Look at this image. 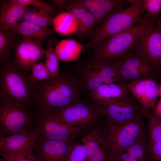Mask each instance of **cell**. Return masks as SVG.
Wrapping results in <instances>:
<instances>
[{"label":"cell","instance_id":"6da1fadb","mask_svg":"<svg viewBox=\"0 0 161 161\" xmlns=\"http://www.w3.org/2000/svg\"><path fill=\"white\" fill-rule=\"evenodd\" d=\"M33 86L32 105L47 112L58 110L78 101L83 87L78 76L67 72L38 82Z\"/></svg>","mask_w":161,"mask_h":161},{"label":"cell","instance_id":"7a4b0ae2","mask_svg":"<svg viewBox=\"0 0 161 161\" xmlns=\"http://www.w3.org/2000/svg\"><path fill=\"white\" fill-rule=\"evenodd\" d=\"M156 23L144 15L136 25L107 37L93 48L91 61H113L119 59L131 50L147 28Z\"/></svg>","mask_w":161,"mask_h":161},{"label":"cell","instance_id":"3957f363","mask_svg":"<svg viewBox=\"0 0 161 161\" xmlns=\"http://www.w3.org/2000/svg\"><path fill=\"white\" fill-rule=\"evenodd\" d=\"M34 89L26 72L15 59L9 58L0 63V97L20 104L30 109L32 105Z\"/></svg>","mask_w":161,"mask_h":161},{"label":"cell","instance_id":"277c9868","mask_svg":"<svg viewBox=\"0 0 161 161\" xmlns=\"http://www.w3.org/2000/svg\"><path fill=\"white\" fill-rule=\"evenodd\" d=\"M131 4L109 15L94 30L87 47L93 49L107 37L120 32L140 22L145 10L143 0H128Z\"/></svg>","mask_w":161,"mask_h":161},{"label":"cell","instance_id":"5b68a950","mask_svg":"<svg viewBox=\"0 0 161 161\" xmlns=\"http://www.w3.org/2000/svg\"><path fill=\"white\" fill-rule=\"evenodd\" d=\"M103 132L111 152L125 148L138 141L148 138L147 121L143 112L124 124L106 120Z\"/></svg>","mask_w":161,"mask_h":161},{"label":"cell","instance_id":"8992f818","mask_svg":"<svg viewBox=\"0 0 161 161\" xmlns=\"http://www.w3.org/2000/svg\"><path fill=\"white\" fill-rule=\"evenodd\" d=\"M34 129L33 114L27 107L0 97V137Z\"/></svg>","mask_w":161,"mask_h":161},{"label":"cell","instance_id":"52a82bcc","mask_svg":"<svg viewBox=\"0 0 161 161\" xmlns=\"http://www.w3.org/2000/svg\"><path fill=\"white\" fill-rule=\"evenodd\" d=\"M32 112L34 128L39 137L72 143L80 130L69 126L51 112L36 109Z\"/></svg>","mask_w":161,"mask_h":161},{"label":"cell","instance_id":"ba28073f","mask_svg":"<svg viewBox=\"0 0 161 161\" xmlns=\"http://www.w3.org/2000/svg\"><path fill=\"white\" fill-rule=\"evenodd\" d=\"M132 50L158 73L161 71V28L151 26L140 35Z\"/></svg>","mask_w":161,"mask_h":161},{"label":"cell","instance_id":"9c48e42d","mask_svg":"<svg viewBox=\"0 0 161 161\" xmlns=\"http://www.w3.org/2000/svg\"><path fill=\"white\" fill-rule=\"evenodd\" d=\"M120 83L126 84L145 78L156 80L158 73L132 50L114 61Z\"/></svg>","mask_w":161,"mask_h":161},{"label":"cell","instance_id":"30bf717a","mask_svg":"<svg viewBox=\"0 0 161 161\" xmlns=\"http://www.w3.org/2000/svg\"><path fill=\"white\" fill-rule=\"evenodd\" d=\"M97 104L102 116L105 117L107 120L119 125L128 123L140 113L144 112L130 93L111 103Z\"/></svg>","mask_w":161,"mask_h":161},{"label":"cell","instance_id":"8fae6325","mask_svg":"<svg viewBox=\"0 0 161 161\" xmlns=\"http://www.w3.org/2000/svg\"><path fill=\"white\" fill-rule=\"evenodd\" d=\"M52 112L70 127L80 130L93 121L97 116H101L97 105L82 101Z\"/></svg>","mask_w":161,"mask_h":161},{"label":"cell","instance_id":"7c38bea8","mask_svg":"<svg viewBox=\"0 0 161 161\" xmlns=\"http://www.w3.org/2000/svg\"><path fill=\"white\" fill-rule=\"evenodd\" d=\"M44 40L36 38H23L14 48L15 60L18 67L26 72L45 56L43 46Z\"/></svg>","mask_w":161,"mask_h":161},{"label":"cell","instance_id":"4fadbf2b","mask_svg":"<svg viewBox=\"0 0 161 161\" xmlns=\"http://www.w3.org/2000/svg\"><path fill=\"white\" fill-rule=\"evenodd\" d=\"M125 85L145 112L155 107L160 86L156 80L143 78Z\"/></svg>","mask_w":161,"mask_h":161},{"label":"cell","instance_id":"5bb4252c","mask_svg":"<svg viewBox=\"0 0 161 161\" xmlns=\"http://www.w3.org/2000/svg\"><path fill=\"white\" fill-rule=\"evenodd\" d=\"M39 137L34 129L26 132L0 137V152L16 154L35 151Z\"/></svg>","mask_w":161,"mask_h":161},{"label":"cell","instance_id":"9a60e30c","mask_svg":"<svg viewBox=\"0 0 161 161\" xmlns=\"http://www.w3.org/2000/svg\"><path fill=\"white\" fill-rule=\"evenodd\" d=\"M73 144L39 137L35 151L41 161H66Z\"/></svg>","mask_w":161,"mask_h":161},{"label":"cell","instance_id":"2e32d148","mask_svg":"<svg viewBox=\"0 0 161 161\" xmlns=\"http://www.w3.org/2000/svg\"><path fill=\"white\" fill-rule=\"evenodd\" d=\"M130 93L125 84L103 83L91 91L90 96L97 104L105 105L114 102Z\"/></svg>","mask_w":161,"mask_h":161},{"label":"cell","instance_id":"e0dca14e","mask_svg":"<svg viewBox=\"0 0 161 161\" xmlns=\"http://www.w3.org/2000/svg\"><path fill=\"white\" fill-rule=\"evenodd\" d=\"M148 143L137 141L123 149L111 152L110 161H148Z\"/></svg>","mask_w":161,"mask_h":161},{"label":"cell","instance_id":"ac0fdd59","mask_svg":"<svg viewBox=\"0 0 161 161\" xmlns=\"http://www.w3.org/2000/svg\"><path fill=\"white\" fill-rule=\"evenodd\" d=\"M29 7L19 4L14 0L4 3L0 11V29L10 30L18 23Z\"/></svg>","mask_w":161,"mask_h":161},{"label":"cell","instance_id":"d6986e66","mask_svg":"<svg viewBox=\"0 0 161 161\" xmlns=\"http://www.w3.org/2000/svg\"><path fill=\"white\" fill-rule=\"evenodd\" d=\"M10 30L17 35H21L23 38L39 39L44 41L55 32L54 30L27 21L18 23Z\"/></svg>","mask_w":161,"mask_h":161},{"label":"cell","instance_id":"ffe728a7","mask_svg":"<svg viewBox=\"0 0 161 161\" xmlns=\"http://www.w3.org/2000/svg\"><path fill=\"white\" fill-rule=\"evenodd\" d=\"M86 46L74 40L66 39L58 42L54 50L58 59L64 61H72L78 58Z\"/></svg>","mask_w":161,"mask_h":161},{"label":"cell","instance_id":"44dd1931","mask_svg":"<svg viewBox=\"0 0 161 161\" xmlns=\"http://www.w3.org/2000/svg\"><path fill=\"white\" fill-rule=\"evenodd\" d=\"M89 63L104 83L121 84L117 69L114 61H91Z\"/></svg>","mask_w":161,"mask_h":161},{"label":"cell","instance_id":"7402d4cb","mask_svg":"<svg viewBox=\"0 0 161 161\" xmlns=\"http://www.w3.org/2000/svg\"><path fill=\"white\" fill-rule=\"evenodd\" d=\"M54 18L53 15L43 8L30 6L19 21H27L48 28L53 26Z\"/></svg>","mask_w":161,"mask_h":161},{"label":"cell","instance_id":"603a6c76","mask_svg":"<svg viewBox=\"0 0 161 161\" xmlns=\"http://www.w3.org/2000/svg\"><path fill=\"white\" fill-rule=\"evenodd\" d=\"M54 30L64 35L76 32L78 27L77 20L67 12H63L54 18Z\"/></svg>","mask_w":161,"mask_h":161},{"label":"cell","instance_id":"cb8c5ba5","mask_svg":"<svg viewBox=\"0 0 161 161\" xmlns=\"http://www.w3.org/2000/svg\"><path fill=\"white\" fill-rule=\"evenodd\" d=\"M78 73L83 87L91 91L104 83L89 63L80 68Z\"/></svg>","mask_w":161,"mask_h":161},{"label":"cell","instance_id":"d4e9b609","mask_svg":"<svg viewBox=\"0 0 161 161\" xmlns=\"http://www.w3.org/2000/svg\"><path fill=\"white\" fill-rule=\"evenodd\" d=\"M57 41L55 37H52L47 40L46 43L47 49L44 63L52 78L58 76L61 73L60 71L58 58L54 48Z\"/></svg>","mask_w":161,"mask_h":161},{"label":"cell","instance_id":"484cf974","mask_svg":"<svg viewBox=\"0 0 161 161\" xmlns=\"http://www.w3.org/2000/svg\"><path fill=\"white\" fill-rule=\"evenodd\" d=\"M17 35L10 30H0V62L9 58L10 52L18 41Z\"/></svg>","mask_w":161,"mask_h":161},{"label":"cell","instance_id":"4316f807","mask_svg":"<svg viewBox=\"0 0 161 161\" xmlns=\"http://www.w3.org/2000/svg\"><path fill=\"white\" fill-rule=\"evenodd\" d=\"M78 22V27L75 33L80 37L91 36L93 28L97 24L96 18L89 10Z\"/></svg>","mask_w":161,"mask_h":161},{"label":"cell","instance_id":"83f0119b","mask_svg":"<svg viewBox=\"0 0 161 161\" xmlns=\"http://www.w3.org/2000/svg\"><path fill=\"white\" fill-rule=\"evenodd\" d=\"M150 140L156 141L161 140V120L154 113L145 112Z\"/></svg>","mask_w":161,"mask_h":161},{"label":"cell","instance_id":"f1b7e54d","mask_svg":"<svg viewBox=\"0 0 161 161\" xmlns=\"http://www.w3.org/2000/svg\"><path fill=\"white\" fill-rule=\"evenodd\" d=\"M31 69L32 74L28 75V78L33 85L38 82L47 80L52 78L44 63L40 62L35 64Z\"/></svg>","mask_w":161,"mask_h":161},{"label":"cell","instance_id":"f546056e","mask_svg":"<svg viewBox=\"0 0 161 161\" xmlns=\"http://www.w3.org/2000/svg\"><path fill=\"white\" fill-rule=\"evenodd\" d=\"M103 135V133H102L100 131H94L87 134L81 140L86 151L87 160L98 148L100 141Z\"/></svg>","mask_w":161,"mask_h":161},{"label":"cell","instance_id":"4dcf8cb0","mask_svg":"<svg viewBox=\"0 0 161 161\" xmlns=\"http://www.w3.org/2000/svg\"><path fill=\"white\" fill-rule=\"evenodd\" d=\"M110 149L103 134L97 149L86 161H110Z\"/></svg>","mask_w":161,"mask_h":161},{"label":"cell","instance_id":"1f68e13d","mask_svg":"<svg viewBox=\"0 0 161 161\" xmlns=\"http://www.w3.org/2000/svg\"><path fill=\"white\" fill-rule=\"evenodd\" d=\"M81 0L88 10L95 18L97 23L103 21L109 14L104 9L100 0Z\"/></svg>","mask_w":161,"mask_h":161},{"label":"cell","instance_id":"d6a6232c","mask_svg":"<svg viewBox=\"0 0 161 161\" xmlns=\"http://www.w3.org/2000/svg\"><path fill=\"white\" fill-rule=\"evenodd\" d=\"M64 9L78 21L88 11L81 0L68 1L65 6Z\"/></svg>","mask_w":161,"mask_h":161},{"label":"cell","instance_id":"836d02e7","mask_svg":"<svg viewBox=\"0 0 161 161\" xmlns=\"http://www.w3.org/2000/svg\"><path fill=\"white\" fill-rule=\"evenodd\" d=\"M142 4L146 16L157 23L161 10V0H143Z\"/></svg>","mask_w":161,"mask_h":161},{"label":"cell","instance_id":"e575fe53","mask_svg":"<svg viewBox=\"0 0 161 161\" xmlns=\"http://www.w3.org/2000/svg\"><path fill=\"white\" fill-rule=\"evenodd\" d=\"M87 155L86 148L80 140L73 145L66 161H86Z\"/></svg>","mask_w":161,"mask_h":161},{"label":"cell","instance_id":"d590c367","mask_svg":"<svg viewBox=\"0 0 161 161\" xmlns=\"http://www.w3.org/2000/svg\"><path fill=\"white\" fill-rule=\"evenodd\" d=\"M0 154L7 161H41L35 151L16 154L0 152Z\"/></svg>","mask_w":161,"mask_h":161},{"label":"cell","instance_id":"8d00e7d4","mask_svg":"<svg viewBox=\"0 0 161 161\" xmlns=\"http://www.w3.org/2000/svg\"><path fill=\"white\" fill-rule=\"evenodd\" d=\"M148 153L149 161H161V140L148 141Z\"/></svg>","mask_w":161,"mask_h":161},{"label":"cell","instance_id":"74e56055","mask_svg":"<svg viewBox=\"0 0 161 161\" xmlns=\"http://www.w3.org/2000/svg\"><path fill=\"white\" fill-rule=\"evenodd\" d=\"M16 2L24 5H32L33 7L43 8L53 16L56 12L54 6L46 4L39 0H14Z\"/></svg>","mask_w":161,"mask_h":161},{"label":"cell","instance_id":"f35d334b","mask_svg":"<svg viewBox=\"0 0 161 161\" xmlns=\"http://www.w3.org/2000/svg\"><path fill=\"white\" fill-rule=\"evenodd\" d=\"M53 1L55 3L57 10L58 11H60L64 8L65 6L68 1V0H54Z\"/></svg>","mask_w":161,"mask_h":161},{"label":"cell","instance_id":"ab89813d","mask_svg":"<svg viewBox=\"0 0 161 161\" xmlns=\"http://www.w3.org/2000/svg\"><path fill=\"white\" fill-rule=\"evenodd\" d=\"M154 114L161 120V99L155 107Z\"/></svg>","mask_w":161,"mask_h":161},{"label":"cell","instance_id":"60d3db41","mask_svg":"<svg viewBox=\"0 0 161 161\" xmlns=\"http://www.w3.org/2000/svg\"><path fill=\"white\" fill-rule=\"evenodd\" d=\"M156 24H158L161 28V16H160L157 21Z\"/></svg>","mask_w":161,"mask_h":161},{"label":"cell","instance_id":"b9f144b4","mask_svg":"<svg viewBox=\"0 0 161 161\" xmlns=\"http://www.w3.org/2000/svg\"><path fill=\"white\" fill-rule=\"evenodd\" d=\"M159 96L160 97L161 99V84L160 85L159 87Z\"/></svg>","mask_w":161,"mask_h":161},{"label":"cell","instance_id":"7bdbcfd3","mask_svg":"<svg viewBox=\"0 0 161 161\" xmlns=\"http://www.w3.org/2000/svg\"><path fill=\"white\" fill-rule=\"evenodd\" d=\"M0 161H7L4 158L2 157L0 159Z\"/></svg>","mask_w":161,"mask_h":161}]
</instances>
